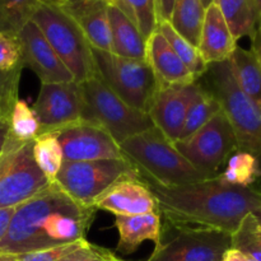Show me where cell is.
<instances>
[{
	"label": "cell",
	"mask_w": 261,
	"mask_h": 261,
	"mask_svg": "<svg viewBox=\"0 0 261 261\" xmlns=\"http://www.w3.org/2000/svg\"><path fill=\"white\" fill-rule=\"evenodd\" d=\"M87 242H88L87 240H81V241L59 245V246L40 250V251L18 255V261H63L66 256H69L74 251H76L82 246H84Z\"/></svg>",
	"instance_id": "obj_34"
},
{
	"label": "cell",
	"mask_w": 261,
	"mask_h": 261,
	"mask_svg": "<svg viewBox=\"0 0 261 261\" xmlns=\"http://www.w3.org/2000/svg\"><path fill=\"white\" fill-rule=\"evenodd\" d=\"M204 17L205 8L200 0H175L170 24L178 35L198 47Z\"/></svg>",
	"instance_id": "obj_24"
},
{
	"label": "cell",
	"mask_w": 261,
	"mask_h": 261,
	"mask_svg": "<svg viewBox=\"0 0 261 261\" xmlns=\"http://www.w3.org/2000/svg\"><path fill=\"white\" fill-rule=\"evenodd\" d=\"M198 83L221 105L233 127L240 152L261 157V112L237 84L229 59L209 64Z\"/></svg>",
	"instance_id": "obj_4"
},
{
	"label": "cell",
	"mask_w": 261,
	"mask_h": 261,
	"mask_svg": "<svg viewBox=\"0 0 261 261\" xmlns=\"http://www.w3.org/2000/svg\"><path fill=\"white\" fill-rule=\"evenodd\" d=\"M231 249L239 250L254 261H261V226L254 213L245 217L231 234Z\"/></svg>",
	"instance_id": "obj_31"
},
{
	"label": "cell",
	"mask_w": 261,
	"mask_h": 261,
	"mask_svg": "<svg viewBox=\"0 0 261 261\" xmlns=\"http://www.w3.org/2000/svg\"><path fill=\"white\" fill-rule=\"evenodd\" d=\"M157 31H160V32L162 33L163 37L167 40V42L170 43L172 50L176 53V55L181 59V61L188 66L189 70H190L196 78L199 79L204 73H205L206 66L208 65L205 64L204 59L201 58L198 47L191 45L188 40H185L182 36L178 35V33L173 30L172 25L170 24V22L158 23Z\"/></svg>",
	"instance_id": "obj_29"
},
{
	"label": "cell",
	"mask_w": 261,
	"mask_h": 261,
	"mask_svg": "<svg viewBox=\"0 0 261 261\" xmlns=\"http://www.w3.org/2000/svg\"><path fill=\"white\" fill-rule=\"evenodd\" d=\"M0 261H18V255L0 252Z\"/></svg>",
	"instance_id": "obj_42"
},
{
	"label": "cell",
	"mask_w": 261,
	"mask_h": 261,
	"mask_svg": "<svg viewBox=\"0 0 261 261\" xmlns=\"http://www.w3.org/2000/svg\"><path fill=\"white\" fill-rule=\"evenodd\" d=\"M42 3H53V4H59V3H63L65 0H40Z\"/></svg>",
	"instance_id": "obj_45"
},
{
	"label": "cell",
	"mask_w": 261,
	"mask_h": 261,
	"mask_svg": "<svg viewBox=\"0 0 261 261\" xmlns=\"http://www.w3.org/2000/svg\"><path fill=\"white\" fill-rule=\"evenodd\" d=\"M96 75L125 103L148 114L160 84L145 60L117 56L92 47Z\"/></svg>",
	"instance_id": "obj_7"
},
{
	"label": "cell",
	"mask_w": 261,
	"mask_h": 261,
	"mask_svg": "<svg viewBox=\"0 0 261 261\" xmlns=\"http://www.w3.org/2000/svg\"><path fill=\"white\" fill-rule=\"evenodd\" d=\"M237 47L226 19L216 4L205 9L198 50L206 65L228 60Z\"/></svg>",
	"instance_id": "obj_19"
},
{
	"label": "cell",
	"mask_w": 261,
	"mask_h": 261,
	"mask_svg": "<svg viewBox=\"0 0 261 261\" xmlns=\"http://www.w3.org/2000/svg\"><path fill=\"white\" fill-rule=\"evenodd\" d=\"M50 184L33 157V140L18 142L9 135L0 155V209L25 203Z\"/></svg>",
	"instance_id": "obj_9"
},
{
	"label": "cell",
	"mask_w": 261,
	"mask_h": 261,
	"mask_svg": "<svg viewBox=\"0 0 261 261\" xmlns=\"http://www.w3.org/2000/svg\"><path fill=\"white\" fill-rule=\"evenodd\" d=\"M260 22H261V19H260Z\"/></svg>",
	"instance_id": "obj_47"
},
{
	"label": "cell",
	"mask_w": 261,
	"mask_h": 261,
	"mask_svg": "<svg viewBox=\"0 0 261 261\" xmlns=\"http://www.w3.org/2000/svg\"><path fill=\"white\" fill-rule=\"evenodd\" d=\"M255 216H256L257 221H259V223H260V226H261V211L257 212V213H255Z\"/></svg>",
	"instance_id": "obj_46"
},
{
	"label": "cell",
	"mask_w": 261,
	"mask_h": 261,
	"mask_svg": "<svg viewBox=\"0 0 261 261\" xmlns=\"http://www.w3.org/2000/svg\"><path fill=\"white\" fill-rule=\"evenodd\" d=\"M32 110L40 124V134L58 133L82 121L78 83H42Z\"/></svg>",
	"instance_id": "obj_12"
},
{
	"label": "cell",
	"mask_w": 261,
	"mask_h": 261,
	"mask_svg": "<svg viewBox=\"0 0 261 261\" xmlns=\"http://www.w3.org/2000/svg\"><path fill=\"white\" fill-rule=\"evenodd\" d=\"M222 261H254L251 257H249L247 255L242 254L241 251L234 249H229L228 251L224 254L223 260Z\"/></svg>",
	"instance_id": "obj_41"
},
{
	"label": "cell",
	"mask_w": 261,
	"mask_h": 261,
	"mask_svg": "<svg viewBox=\"0 0 261 261\" xmlns=\"http://www.w3.org/2000/svg\"><path fill=\"white\" fill-rule=\"evenodd\" d=\"M255 8H256V12L259 14V18L261 19V0H254Z\"/></svg>",
	"instance_id": "obj_43"
},
{
	"label": "cell",
	"mask_w": 261,
	"mask_h": 261,
	"mask_svg": "<svg viewBox=\"0 0 261 261\" xmlns=\"http://www.w3.org/2000/svg\"><path fill=\"white\" fill-rule=\"evenodd\" d=\"M81 120L101 127L117 144L153 127L149 115L125 103L97 75L78 83Z\"/></svg>",
	"instance_id": "obj_5"
},
{
	"label": "cell",
	"mask_w": 261,
	"mask_h": 261,
	"mask_svg": "<svg viewBox=\"0 0 261 261\" xmlns=\"http://www.w3.org/2000/svg\"><path fill=\"white\" fill-rule=\"evenodd\" d=\"M110 5L124 13L138 27L145 40L157 31L158 17L155 0H107Z\"/></svg>",
	"instance_id": "obj_28"
},
{
	"label": "cell",
	"mask_w": 261,
	"mask_h": 261,
	"mask_svg": "<svg viewBox=\"0 0 261 261\" xmlns=\"http://www.w3.org/2000/svg\"><path fill=\"white\" fill-rule=\"evenodd\" d=\"M229 61L239 87L261 112V65L254 53L237 46Z\"/></svg>",
	"instance_id": "obj_22"
},
{
	"label": "cell",
	"mask_w": 261,
	"mask_h": 261,
	"mask_svg": "<svg viewBox=\"0 0 261 261\" xmlns=\"http://www.w3.org/2000/svg\"><path fill=\"white\" fill-rule=\"evenodd\" d=\"M251 51L261 65V22H259L256 32H255L254 37L251 38Z\"/></svg>",
	"instance_id": "obj_40"
},
{
	"label": "cell",
	"mask_w": 261,
	"mask_h": 261,
	"mask_svg": "<svg viewBox=\"0 0 261 261\" xmlns=\"http://www.w3.org/2000/svg\"><path fill=\"white\" fill-rule=\"evenodd\" d=\"M56 5L75 22L92 47L111 51L107 0H65Z\"/></svg>",
	"instance_id": "obj_17"
},
{
	"label": "cell",
	"mask_w": 261,
	"mask_h": 261,
	"mask_svg": "<svg viewBox=\"0 0 261 261\" xmlns=\"http://www.w3.org/2000/svg\"><path fill=\"white\" fill-rule=\"evenodd\" d=\"M63 261H125L110 250L87 242L84 246L74 251Z\"/></svg>",
	"instance_id": "obj_36"
},
{
	"label": "cell",
	"mask_w": 261,
	"mask_h": 261,
	"mask_svg": "<svg viewBox=\"0 0 261 261\" xmlns=\"http://www.w3.org/2000/svg\"><path fill=\"white\" fill-rule=\"evenodd\" d=\"M93 208L115 216H139L160 212L154 195L142 178H127L111 186L94 201Z\"/></svg>",
	"instance_id": "obj_16"
},
{
	"label": "cell",
	"mask_w": 261,
	"mask_h": 261,
	"mask_svg": "<svg viewBox=\"0 0 261 261\" xmlns=\"http://www.w3.org/2000/svg\"><path fill=\"white\" fill-rule=\"evenodd\" d=\"M96 209L69 198L56 182L15 206L0 252L22 255L86 240Z\"/></svg>",
	"instance_id": "obj_2"
},
{
	"label": "cell",
	"mask_w": 261,
	"mask_h": 261,
	"mask_svg": "<svg viewBox=\"0 0 261 261\" xmlns=\"http://www.w3.org/2000/svg\"><path fill=\"white\" fill-rule=\"evenodd\" d=\"M173 144L195 170L208 178L218 176L219 168L239 150L233 127L222 110L191 137Z\"/></svg>",
	"instance_id": "obj_10"
},
{
	"label": "cell",
	"mask_w": 261,
	"mask_h": 261,
	"mask_svg": "<svg viewBox=\"0 0 261 261\" xmlns=\"http://www.w3.org/2000/svg\"><path fill=\"white\" fill-rule=\"evenodd\" d=\"M111 51L117 56L147 61V40L137 25L114 5L109 4Z\"/></svg>",
	"instance_id": "obj_21"
},
{
	"label": "cell",
	"mask_w": 261,
	"mask_h": 261,
	"mask_svg": "<svg viewBox=\"0 0 261 261\" xmlns=\"http://www.w3.org/2000/svg\"><path fill=\"white\" fill-rule=\"evenodd\" d=\"M40 0H0V32L17 36L32 19Z\"/></svg>",
	"instance_id": "obj_30"
},
{
	"label": "cell",
	"mask_w": 261,
	"mask_h": 261,
	"mask_svg": "<svg viewBox=\"0 0 261 261\" xmlns=\"http://www.w3.org/2000/svg\"><path fill=\"white\" fill-rule=\"evenodd\" d=\"M23 68L27 66L42 83H65L74 78L35 22L30 20L17 35Z\"/></svg>",
	"instance_id": "obj_14"
},
{
	"label": "cell",
	"mask_w": 261,
	"mask_h": 261,
	"mask_svg": "<svg viewBox=\"0 0 261 261\" xmlns=\"http://www.w3.org/2000/svg\"><path fill=\"white\" fill-rule=\"evenodd\" d=\"M9 135L18 142H30L40 134V124L24 99H17L10 112Z\"/></svg>",
	"instance_id": "obj_32"
},
{
	"label": "cell",
	"mask_w": 261,
	"mask_h": 261,
	"mask_svg": "<svg viewBox=\"0 0 261 261\" xmlns=\"http://www.w3.org/2000/svg\"><path fill=\"white\" fill-rule=\"evenodd\" d=\"M9 119L10 117L0 115V155H2L5 144L8 142V138H9Z\"/></svg>",
	"instance_id": "obj_38"
},
{
	"label": "cell",
	"mask_w": 261,
	"mask_h": 261,
	"mask_svg": "<svg viewBox=\"0 0 261 261\" xmlns=\"http://www.w3.org/2000/svg\"><path fill=\"white\" fill-rule=\"evenodd\" d=\"M226 19L234 40L254 37L260 18L254 0H213Z\"/></svg>",
	"instance_id": "obj_23"
},
{
	"label": "cell",
	"mask_w": 261,
	"mask_h": 261,
	"mask_svg": "<svg viewBox=\"0 0 261 261\" xmlns=\"http://www.w3.org/2000/svg\"><path fill=\"white\" fill-rule=\"evenodd\" d=\"M200 2H201V4L204 5V8H205V9L209 7V5L213 4V0H200Z\"/></svg>",
	"instance_id": "obj_44"
},
{
	"label": "cell",
	"mask_w": 261,
	"mask_h": 261,
	"mask_svg": "<svg viewBox=\"0 0 261 261\" xmlns=\"http://www.w3.org/2000/svg\"><path fill=\"white\" fill-rule=\"evenodd\" d=\"M173 4H175V0H155L158 23L170 22L171 14H172Z\"/></svg>",
	"instance_id": "obj_37"
},
{
	"label": "cell",
	"mask_w": 261,
	"mask_h": 261,
	"mask_svg": "<svg viewBox=\"0 0 261 261\" xmlns=\"http://www.w3.org/2000/svg\"><path fill=\"white\" fill-rule=\"evenodd\" d=\"M261 176V168L257 157L247 152L232 154L227 161L226 170L218 173V177L224 182L242 188H251L252 184Z\"/></svg>",
	"instance_id": "obj_27"
},
{
	"label": "cell",
	"mask_w": 261,
	"mask_h": 261,
	"mask_svg": "<svg viewBox=\"0 0 261 261\" xmlns=\"http://www.w3.org/2000/svg\"><path fill=\"white\" fill-rule=\"evenodd\" d=\"M144 182L154 195L160 213L176 227L213 228L232 234L245 217L261 211L260 191L229 185L218 176L171 188Z\"/></svg>",
	"instance_id": "obj_1"
},
{
	"label": "cell",
	"mask_w": 261,
	"mask_h": 261,
	"mask_svg": "<svg viewBox=\"0 0 261 261\" xmlns=\"http://www.w3.org/2000/svg\"><path fill=\"white\" fill-rule=\"evenodd\" d=\"M55 134L63 149L64 161L68 162L125 158L120 145L105 130L89 122H75Z\"/></svg>",
	"instance_id": "obj_13"
},
{
	"label": "cell",
	"mask_w": 261,
	"mask_h": 261,
	"mask_svg": "<svg viewBox=\"0 0 261 261\" xmlns=\"http://www.w3.org/2000/svg\"><path fill=\"white\" fill-rule=\"evenodd\" d=\"M115 227L119 232L117 250L125 255L133 254L144 241H162V222L160 212L139 216H116Z\"/></svg>",
	"instance_id": "obj_20"
},
{
	"label": "cell",
	"mask_w": 261,
	"mask_h": 261,
	"mask_svg": "<svg viewBox=\"0 0 261 261\" xmlns=\"http://www.w3.org/2000/svg\"><path fill=\"white\" fill-rule=\"evenodd\" d=\"M20 65L22 54L17 36L0 32V70H12Z\"/></svg>",
	"instance_id": "obj_35"
},
{
	"label": "cell",
	"mask_w": 261,
	"mask_h": 261,
	"mask_svg": "<svg viewBox=\"0 0 261 261\" xmlns=\"http://www.w3.org/2000/svg\"><path fill=\"white\" fill-rule=\"evenodd\" d=\"M127 178H142L126 160H101L91 162L64 161L56 185L78 204L93 208V204L111 186Z\"/></svg>",
	"instance_id": "obj_8"
},
{
	"label": "cell",
	"mask_w": 261,
	"mask_h": 261,
	"mask_svg": "<svg viewBox=\"0 0 261 261\" xmlns=\"http://www.w3.org/2000/svg\"><path fill=\"white\" fill-rule=\"evenodd\" d=\"M221 110V105L218 103L216 97L199 84V91L195 98L190 103V107H189L185 124L181 130L178 140H185L189 137H191L194 133L198 132L201 126H204Z\"/></svg>",
	"instance_id": "obj_26"
},
{
	"label": "cell",
	"mask_w": 261,
	"mask_h": 261,
	"mask_svg": "<svg viewBox=\"0 0 261 261\" xmlns=\"http://www.w3.org/2000/svg\"><path fill=\"white\" fill-rule=\"evenodd\" d=\"M23 66H17L12 70H0V115L10 117L13 106L17 102L19 79Z\"/></svg>",
	"instance_id": "obj_33"
},
{
	"label": "cell",
	"mask_w": 261,
	"mask_h": 261,
	"mask_svg": "<svg viewBox=\"0 0 261 261\" xmlns=\"http://www.w3.org/2000/svg\"><path fill=\"white\" fill-rule=\"evenodd\" d=\"M231 249V233L201 227H177V233L161 241L147 261H222Z\"/></svg>",
	"instance_id": "obj_11"
},
{
	"label": "cell",
	"mask_w": 261,
	"mask_h": 261,
	"mask_svg": "<svg viewBox=\"0 0 261 261\" xmlns=\"http://www.w3.org/2000/svg\"><path fill=\"white\" fill-rule=\"evenodd\" d=\"M147 61L160 87L191 84L198 81V78L176 55L160 31H155L147 40Z\"/></svg>",
	"instance_id": "obj_18"
},
{
	"label": "cell",
	"mask_w": 261,
	"mask_h": 261,
	"mask_svg": "<svg viewBox=\"0 0 261 261\" xmlns=\"http://www.w3.org/2000/svg\"><path fill=\"white\" fill-rule=\"evenodd\" d=\"M199 91L198 81L191 84L160 87L148 111L153 125L172 143L180 138L190 103Z\"/></svg>",
	"instance_id": "obj_15"
},
{
	"label": "cell",
	"mask_w": 261,
	"mask_h": 261,
	"mask_svg": "<svg viewBox=\"0 0 261 261\" xmlns=\"http://www.w3.org/2000/svg\"><path fill=\"white\" fill-rule=\"evenodd\" d=\"M31 20L40 28L74 82L81 83L96 75L92 46L75 22L58 5L41 2Z\"/></svg>",
	"instance_id": "obj_6"
},
{
	"label": "cell",
	"mask_w": 261,
	"mask_h": 261,
	"mask_svg": "<svg viewBox=\"0 0 261 261\" xmlns=\"http://www.w3.org/2000/svg\"><path fill=\"white\" fill-rule=\"evenodd\" d=\"M14 208H3L0 209V240L4 237L8 227H9L10 219H12Z\"/></svg>",
	"instance_id": "obj_39"
},
{
	"label": "cell",
	"mask_w": 261,
	"mask_h": 261,
	"mask_svg": "<svg viewBox=\"0 0 261 261\" xmlns=\"http://www.w3.org/2000/svg\"><path fill=\"white\" fill-rule=\"evenodd\" d=\"M33 157L46 178L55 182L64 163L63 149L55 133L40 134L33 139Z\"/></svg>",
	"instance_id": "obj_25"
},
{
	"label": "cell",
	"mask_w": 261,
	"mask_h": 261,
	"mask_svg": "<svg viewBox=\"0 0 261 261\" xmlns=\"http://www.w3.org/2000/svg\"><path fill=\"white\" fill-rule=\"evenodd\" d=\"M120 150L144 181L171 188L208 180L155 126L125 140Z\"/></svg>",
	"instance_id": "obj_3"
}]
</instances>
